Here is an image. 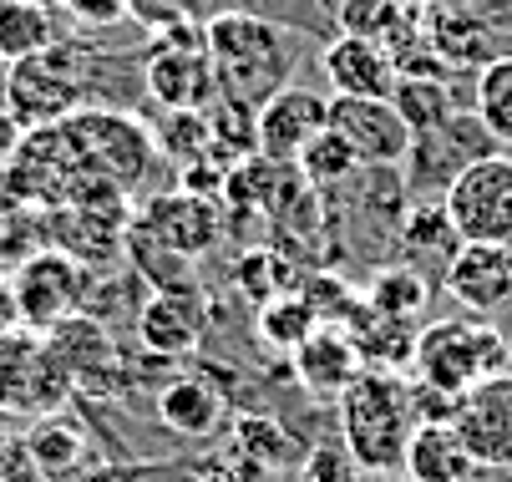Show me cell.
Listing matches in <instances>:
<instances>
[{"label": "cell", "mask_w": 512, "mask_h": 482, "mask_svg": "<svg viewBox=\"0 0 512 482\" xmlns=\"http://www.w3.org/2000/svg\"><path fill=\"white\" fill-rule=\"evenodd\" d=\"M203 41H208L213 72H218V92L254 112L279 87L295 82V66L305 56L295 31L259 11H213L203 21Z\"/></svg>", "instance_id": "1"}, {"label": "cell", "mask_w": 512, "mask_h": 482, "mask_svg": "<svg viewBox=\"0 0 512 482\" xmlns=\"http://www.w3.org/2000/svg\"><path fill=\"white\" fill-rule=\"evenodd\" d=\"M411 432H416V406H411V386L396 371L365 366L340 391V437H345L350 467L371 477L396 472Z\"/></svg>", "instance_id": "2"}, {"label": "cell", "mask_w": 512, "mask_h": 482, "mask_svg": "<svg viewBox=\"0 0 512 482\" xmlns=\"http://www.w3.org/2000/svg\"><path fill=\"white\" fill-rule=\"evenodd\" d=\"M411 371L416 381L436 386V391H472L487 376L512 371V346L507 335L487 320V315H462V320H431L416 330V351H411Z\"/></svg>", "instance_id": "3"}, {"label": "cell", "mask_w": 512, "mask_h": 482, "mask_svg": "<svg viewBox=\"0 0 512 482\" xmlns=\"http://www.w3.org/2000/svg\"><path fill=\"white\" fill-rule=\"evenodd\" d=\"M6 66H11V117L21 122V132L56 127L71 112L87 107L92 72H87V56L77 46L56 41V46L21 56V61H6Z\"/></svg>", "instance_id": "4"}, {"label": "cell", "mask_w": 512, "mask_h": 482, "mask_svg": "<svg viewBox=\"0 0 512 482\" xmlns=\"http://www.w3.org/2000/svg\"><path fill=\"white\" fill-rule=\"evenodd\" d=\"M142 92L163 112H203L218 97V72L198 21L153 36L148 56H142Z\"/></svg>", "instance_id": "5"}, {"label": "cell", "mask_w": 512, "mask_h": 482, "mask_svg": "<svg viewBox=\"0 0 512 482\" xmlns=\"http://www.w3.org/2000/svg\"><path fill=\"white\" fill-rule=\"evenodd\" d=\"M447 214L462 244H512V153L497 148L467 163L447 188Z\"/></svg>", "instance_id": "6"}, {"label": "cell", "mask_w": 512, "mask_h": 482, "mask_svg": "<svg viewBox=\"0 0 512 482\" xmlns=\"http://www.w3.org/2000/svg\"><path fill=\"white\" fill-rule=\"evenodd\" d=\"M66 132H71V143H77L82 163L92 178L112 183V188H137L142 168L153 163V137L148 127H137L127 112H102V107H82V112H71L66 117Z\"/></svg>", "instance_id": "7"}, {"label": "cell", "mask_w": 512, "mask_h": 482, "mask_svg": "<svg viewBox=\"0 0 512 482\" xmlns=\"http://www.w3.org/2000/svg\"><path fill=\"white\" fill-rule=\"evenodd\" d=\"M487 153H497V137H492L487 122L477 117V107H462L452 122L431 127V132H416V143H411V153H406V163H401V168H406L401 183H406L411 198H426V188L447 198L452 178H457L467 163L487 158Z\"/></svg>", "instance_id": "8"}, {"label": "cell", "mask_w": 512, "mask_h": 482, "mask_svg": "<svg viewBox=\"0 0 512 482\" xmlns=\"http://www.w3.org/2000/svg\"><path fill=\"white\" fill-rule=\"evenodd\" d=\"M330 127L355 148L365 168H401L416 143L391 97H330Z\"/></svg>", "instance_id": "9"}, {"label": "cell", "mask_w": 512, "mask_h": 482, "mask_svg": "<svg viewBox=\"0 0 512 482\" xmlns=\"http://www.w3.org/2000/svg\"><path fill=\"white\" fill-rule=\"evenodd\" d=\"M82 285H87L82 264L71 259L66 249H46V254H31V259L16 269L11 305H16V315H21L31 330H51V325H61L66 315L82 310Z\"/></svg>", "instance_id": "10"}, {"label": "cell", "mask_w": 512, "mask_h": 482, "mask_svg": "<svg viewBox=\"0 0 512 482\" xmlns=\"http://www.w3.org/2000/svg\"><path fill=\"white\" fill-rule=\"evenodd\" d=\"M320 127H330V97L289 82L254 112V153L269 163H295Z\"/></svg>", "instance_id": "11"}, {"label": "cell", "mask_w": 512, "mask_h": 482, "mask_svg": "<svg viewBox=\"0 0 512 482\" xmlns=\"http://www.w3.org/2000/svg\"><path fill=\"white\" fill-rule=\"evenodd\" d=\"M203 330H208V300L188 280L158 285L137 305V340L153 356H188L203 340Z\"/></svg>", "instance_id": "12"}, {"label": "cell", "mask_w": 512, "mask_h": 482, "mask_svg": "<svg viewBox=\"0 0 512 482\" xmlns=\"http://www.w3.org/2000/svg\"><path fill=\"white\" fill-rule=\"evenodd\" d=\"M132 229H142L153 244H163L178 259H198L218 244V209L203 193H158L137 209Z\"/></svg>", "instance_id": "13"}, {"label": "cell", "mask_w": 512, "mask_h": 482, "mask_svg": "<svg viewBox=\"0 0 512 482\" xmlns=\"http://www.w3.org/2000/svg\"><path fill=\"white\" fill-rule=\"evenodd\" d=\"M452 427L462 432L477 462H512V371L487 376L472 391H462Z\"/></svg>", "instance_id": "14"}, {"label": "cell", "mask_w": 512, "mask_h": 482, "mask_svg": "<svg viewBox=\"0 0 512 482\" xmlns=\"http://www.w3.org/2000/svg\"><path fill=\"white\" fill-rule=\"evenodd\" d=\"M320 72L330 82V97H391L396 92V61L381 41L340 31L320 51Z\"/></svg>", "instance_id": "15"}, {"label": "cell", "mask_w": 512, "mask_h": 482, "mask_svg": "<svg viewBox=\"0 0 512 482\" xmlns=\"http://www.w3.org/2000/svg\"><path fill=\"white\" fill-rule=\"evenodd\" d=\"M289 371H295V381L310 391V396H325V401H340V391L365 371V356L360 346L350 340L345 325L335 320H320L295 351H289Z\"/></svg>", "instance_id": "16"}, {"label": "cell", "mask_w": 512, "mask_h": 482, "mask_svg": "<svg viewBox=\"0 0 512 482\" xmlns=\"http://www.w3.org/2000/svg\"><path fill=\"white\" fill-rule=\"evenodd\" d=\"M447 295L472 315H497L512 305V244H462L442 274Z\"/></svg>", "instance_id": "17"}, {"label": "cell", "mask_w": 512, "mask_h": 482, "mask_svg": "<svg viewBox=\"0 0 512 482\" xmlns=\"http://www.w3.org/2000/svg\"><path fill=\"white\" fill-rule=\"evenodd\" d=\"M71 376L61 371V361L51 356L46 340H26V335H0V406L16 411H41L61 396Z\"/></svg>", "instance_id": "18"}, {"label": "cell", "mask_w": 512, "mask_h": 482, "mask_svg": "<svg viewBox=\"0 0 512 482\" xmlns=\"http://www.w3.org/2000/svg\"><path fill=\"white\" fill-rule=\"evenodd\" d=\"M472 467H477V457L467 452V442L452 422H416L406 457H401V472L411 482H467Z\"/></svg>", "instance_id": "19"}, {"label": "cell", "mask_w": 512, "mask_h": 482, "mask_svg": "<svg viewBox=\"0 0 512 482\" xmlns=\"http://www.w3.org/2000/svg\"><path fill=\"white\" fill-rule=\"evenodd\" d=\"M396 239H401V249L416 259V264H411L416 274H421L426 259L447 274V264H452L457 249H462V234H457V224H452V214H447V203H426V198H416L411 209L401 214Z\"/></svg>", "instance_id": "20"}, {"label": "cell", "mask_w": 512, "mask_h": 482, "mask_svg": "<svg viewBox=\"0 0 512 482\" xmlns=\"http://www.w3.org/2000/svg\"><path fill=\"white\" fill-rule=\"evenodd\" d=\"M158 422L178 437H208L224 427V396H218L203 376H178L158 396Z\"/></svg>", "instance_id": "21"}, {"label": "cell", "mask_w": 512, "mask_h": 482, "mask_svg": "<svg viewBox=\"0 0 512 482\" xmlns=\"http://www.w3.org/2000/svg\"><path fill=\"white\" fill-rule=\"evenodd\" d=\"M26 462L36 467L41 482H71L82 467H87V442L77 427L66 422H41L26 442Z\"/></svg>", "instance_id": "22"}, {"label": "cell", "mask_w": 512, "mask_h": 482, "mask_svg": "<svg viewBox=\"0 0 512 482\" xmlns=\"http://www.w3.org/2000/svg\"><path fill=\"white\" fill-rule=\"evenodd\" d=\"M229 442H234L249 462H259L264 472L295 467V457H300V447H295V437L284 432V422L264 417V411H239L234 427H229Z\"/></svg>", "instance_id": "23"}, {"label": "cell", "mask_w": 512, "mask_h": 482, "mask_svg": "<svg viewBox=\"0 0 512 482\" xmlns=\"http://www.w3.org/2000/svg\"><path fill=\"white\" fill-rule=\"evenodd\" d=\"M396 112L406 117L411 132H431V127H442L462 112V102L452 97L447 77H396V92H391Z\"/></svg>", "instance_id": "24"}, {"label": "cell", "mask_w": 512, "mask_h": 482, "mask_svg": "<svg viewBox=\"0 0 512 482\" xmlns=\"http://www.w3.org/2000/svg\"><path fill=\"white\" fill-rule=\"evenodd\" d=\"M289 168H295L310 188H340V183H350L365 163L355 158V148L345 143V137H340L335 127H320V132L310 137V143L300 148V158L289 163Z\"/></svg>", "instance_id": "25"}, {"label": "cell", "mask_w": 512, "mask_h": 482, "mask_svg": "<svg viewBox=\"0 0 512 482\" xmlns=\"http://www.w3.org/2000/svg\"><path fill=\"white\" fill-rule=\"evenodd\" d=\"M426 300H431V285L416 269H381V274H371V285L360 295L365 310H376L386 320H411V325L426 310Z\"/></svg>", "instance_id": "26"}, {"label": "cell", "mask_w": 512, "mask_h": 482, "mask_svg": "<svg viewBox=\"0 0 512 482\" xmlns=\"http://www.w3.org/2000/svg\"><path fill=\"white\" fill-rule=\"evenodd\" d=\"M315 325H320V315L310 310V300H305V295H289V290L269 295V300L259 305V315H254L259 340H264V346H274V351H284V356L295 351Z\"/></svg>", "instance_id": "27"}, {"label": "cell", "mask_w": 512, "mask_h": 482, "mask_svg": "<svg viewBox=\"0 0 512 482\" xmlns=\"http://www.w3.org/2000/svg\"><path fill=\"white\" fill-rule=\"evenodd\" d=\"M472 107L497 137V148H512V56L487 61L472 77Z\"/></svg>", "instance_id": "28"}, {"label": "cell", "mask_w": 512, "mask_h": 482, "mask_svg": "<svg viewBox=\"0 0 512 482\" xmlns=\"http://www.w3.org/2000/svg\"><path fill=\"white\" fill-rule=\"evenodd\" d=\"M46 46H56L51 11L26 6V0H6L0 6V61H21V56H36Z\"/></svg>", "instance_id": "29"}, {"label": "cell", "mask_w": 512, "mask_h": 482, "mask_svg": "<svg viewBox=\"0 0 512 482\" xmlns=\"http://www.w3.org/2000/svg\"><path fill=\"white\" fill-rule=\"evenodd\" d=\"M203 16V0H127V21H137L142 31H173V26H193Z\"/></svg>", "instance_id": "30"}, {"label": "cell", "mask_w": 512, "mask_h": 482, "mask_svg": "<svg viewBox=\"0 0 512 482\" xmlns=\"http://www.w3.org/2000/svg\"><path fill=\"white\" fill-rule=\"evenodd\" d=\"M239 285H244L249 300L264 305L269 295L284 290V264H279L269 249H254V254H244V264H239Z\"/></svg>", "instance_id": "31"}, {"label": "cell", "mask_w": 512, "mask_h": 482, "mask_svg": "<svg viewBox=\"0 0 512 482\" xmlns=\"http://www.w3.org/2000/svg\"><path fill=\"white\" fill-rule=\"evenodd\" d=\"M198 482H269V472L229 442V452H213L208 462H198Z\"/></svg>", "instance_id": "32"}, {"label": "cell", "mask_w": 512, "mask_h": 482, "mask_svg": "<svg viewBox=\"0 0 512 482\" xmlns=\"http://www.w3.org/2000/svg\"><path fill=\"white\" fill-rule=\"evenodd\" d=\"M305 300H310V310H315L320 320H325V315H335L340 325H345V320H350V310L360 305V300L335 280V274H315V280H305Z\"/></svg>", "instance_id": "33"}, {"label": "cell", "mask_w": 512, "mask_h": 482, "mask_svg": "<svg viewBox=\"0 0 512 482\" xmlns=\"http://www.w3.org/2000/svg\"><path fill=\"white\" fill-rule=\"evenodd\" d=\"M61 11L77 26H87V31H107V26L127 21V0H66Z\"/></svg>", "instance_id": "34"}, {"label": "cell", "mask_w": 512, "mask_h": 482, "mask_svg": "<svg viewBox=\"0 0 512 482\" xmlns=\"http://www.w3.org/2000/svg\"><path fill=\"white\" fill-rule=\"evenodd\" d=\"M467 482H512V462H477Z\"/></svg>", "instance_id": "35"}, {"label": "cell", "mask_w": 512, "mask_h": 482, "mask_svg": "<svg viewBox=\"0 0 512 482\" xmlns=\"http://www.w3.org/2000/svg\"><path fill=\"white\" fill-rule=\"evenodd\" d=\"M6 112H11V66L0 61V117H6Z\"/></svg>", "instance_id": "36"}, {"label": "cell", "mask_w": 512, "mask_h": 482, "mask_svg": "<svg viewBox=\"0 0 512 482\" xmlns=\"http://www.w3.org/2000/svg\"><path fill=\"white\" fill-rule=\"evenodd\" d=\"M26 6H41V11H61L66 0H26Z\"/></svg>", "instance_id": "37"}, {"label": "cell", "mask_w": 512, "mask_h": 482, "mask_svg": "<svg viewBox=\"0 0 512 482\" xmlns=\"http://www.w3.org/2000/svg\"><path fill=\"white\" fill-rule=\"evenodd\" d=\"M406 6H416V11H431V6H442V0H406Z\"/></svg>", "instance_id": "38"}, {"label": "cell", "mask_w": 512, "mask_h": 482, "mask_svg": "<svg viewBox=\"0 0 512 482\" xmlns=\"http://www.w3.org/2000/svg\"><path fill=\"white\" fill-rule=\"evenodd\" d=\"M452 6H487V0H452Z\"/></svg>", "instance_id": "39"}, {"label": "cell", "mask_w": 512, "mask_h": 482, "mask_svg": "<svg viewBox=\"0 0 512 482\" xmlns=\"http://www.w3.org/2000/svg\"><path fill=\"white\" fill-rule=\"evenodd\" d=\"M0 6H6V0H0Z\"/></svg>", "instance_id": "40"}]
</instances>
